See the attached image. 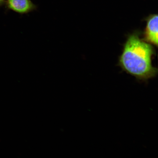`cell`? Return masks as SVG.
<instances>
[{"instance_id": "cell-2", "label": "cell", "mask_w": 158, "mask_h": 158, "mask_svg": "<svg viewBox=\"0 0 158 158\" xmlns=\"http://www.w3.org/2000/svg\"><path fill=\"white\" fill-rule=\"evenodd\" d=\"M158 15H150L145 19L147 25L143 33L144 41L158 46Z\"/></svg>"}, {"instance_id": "cell-4", "label": "cell", "mask_w": 158, "mask_h": 158, "mask_svg": "<svg viewBox=\"0 0 158 158\" xmlns=\"http://www.w3.org/2000/svg\"><path fill=\"white\" fill-rule=\"evenodd\" d=\"M5 3L4 0H0V6L3 5Z\"/></svg>"}, {"instance_id": "cell-3", "label": "cell", "mask_w": 158, "mask_h": 158, "mask_svg": "<svg viewBox=\"0 0 158 158\" xmlns=\"http://www.w3.org/2000/svg\"><path fill=\"white\" fill-rule=\"evenodd\" d=\"M7 7L10 9L20 14H26L36 8L31 0H7Z\"/></svg>"}, {"instance_id": "cell-1", "label": "cell", "mask_w": 158, "mask_h": 158, "mask_svg": "<svg viewBox=\"0 0 158 158\" xmlns=\"http://www.w3.org/2000/svg\"><path fill=\"white\" fill-rule=\"evenodd\" d=\"M139 35V31H136L128 35L118 64L122 70L138 80L147 81L157 74V68L152 63L156 51L152 45L140 39Z\"/></svg>"}]
</instances>
